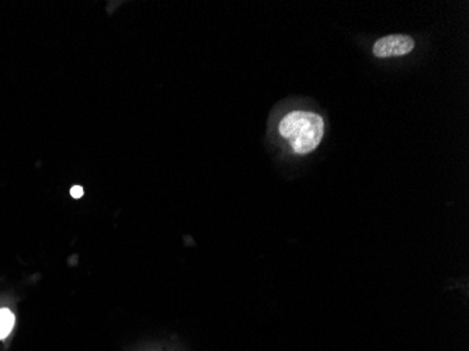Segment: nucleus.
I'll return each mask as SVG.
<instances>
[{"label":"nucleus","instance_id":"nucleus-4","mask_svg":"<svg viewBox=\"0 0 469 351\" xmlns=\"http://www.w3.org/2000/svg\"><path fill=\"white\" fill-rule=\"evenodd\" d=\"M70 196H72L73 198H80V197L83 196V189H82L80 186H73V187L70 189Z\"/></svg>","mask_w":469,"mask_h":351},{"label":"nucleus","instance_id":"nucleus-3","mask_svg":"<svg viewBox=\"0 0 469 351\" xmlns=\"http://www.w3.org/2000/svg\"><path fill=\"white\" fill-rule=\"evenodd\" d=\"M15 322H16L15 314L10 310L8 308L0 310V340H5L10 334Z\"/></svg>","mask_w":469,"mask_h":351},{"label":"nucleus","instance_id":"nucleus-2","mask_svg":"<svg viewBox=\"0 0 469 351\" xmlns=\"http://www.w3.org/2000/svg\"><path fill=\"white\" fill-rule=\"evenodd\" d=\"M414 50V39L409 35H387L379 38L372 47V53L376 58L402 57Z\"/></svg>","mask_w":469,"mask_h":351},{"label":"nucleus","instance_id":"nucleus-1","mask_svg":"<svg viewBox=\"0 0 469 351\" xmlns=\"http://www.w3.org/2000/svg\"><path fill=\"white\" fill-rule=\"evenodd\" d=\"M278 131L295 153L307 155L319 146L325 134V121L315 113L292 111L281 120Z\"/></svg>","mask_w":469,"mask_h":351}]
</instances>
